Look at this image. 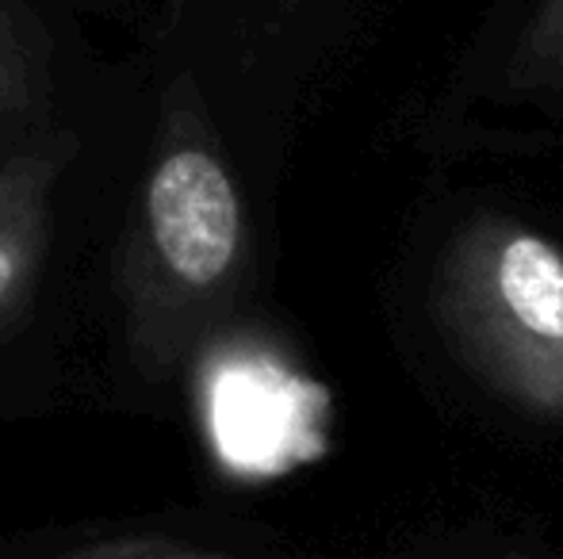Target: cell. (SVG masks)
Listing matches in <instances>:
<instances>
[{
    "instance_id": "6da1fadb",
    "label": "cell",
    "mask_w": 563,
    "mask_h": 559,
    "mask_svg": "<svg viewBox=\"0 0 563 559\" xmlns=\"http://www.w3.org/2000/svg\"><path fill=\"white\" fill-rule=\"evenodd\" d=\"M250 234L238 185L188 85L165 104L154 161L123 242L131 353L157 380L227 311L245 280Z\"/></svg>"
},
{
    "instance_id": "7a4b0ae2",
    "label": "cell",
    "mask_w": 563,
    "mask_h": 559,
    "mask_svg": "<svg viewBox=\"0 0 563 559\" xmlns=\"http://www.w3.org/2000/svg\"><path fill=\"white\" fill-rule=\"evenodd\" d=\"M430 311L456 360L490 391L563 422V249L510 215L464 223L433 272Z\"/></svg>"
},
{
    "instance_id": "3957f363",
    "label": "cell",
    "mask_w": 563,
    "mask_h": 559,
    "mask_svg": "<svg viewBox=\"0 0 563 559\" xmlns=\"http://www.w3.org/2000/svg\"><path fill=\"white\" fill-rule=\"evenodd\" d=\"M74 149V138H51L0 161V334L35 295L51 249L54 188Z\"/></svg>"
},
{
    "instance_id": "277c9868",
    "label": "cell",
    "mask_w": 563,
    "mask_h": 559,
    "mask_svg": "<svg viewBox=\"0 0 563 559\" xmlns=\"http://www.w3.org/2000/svg\"><path fill=\"white\" fill-rule=\"evenodd\" d=\"M46 89L43 38L23 12L0 0V123L31 112Z\"/></svg>"
},
{
    "instance_id": "5b68a950",
    "label": "cell",
    "mask_w": 563,
    "mask_h": 559,
    "mask_svg": "<svg viewBox=\"0 0 563 559\" xmlns=\"http://www.w3.org/2000/svg\"><path fill=\"white\" fill-rule=\"evenodd\" d=\"M514 92L563 89V0H541L510 54Z\"/></svg>"
},
{
    "instance_id": "8992f818",
    "label": "cell",
    "mask_w": 563,
    "mask_h": 559,
    "mask_svg": "<svg viewBox=\"0 0 563 559\" xmlns=\"http://www.w3.org/2000/svg\"><path fill=\"white\" fill-rule=\"evenodd\" d=\"M58 559H234V556L203 552V548L177 545V540H108V545H92Z\"/></svg>"
}]
</instances>
